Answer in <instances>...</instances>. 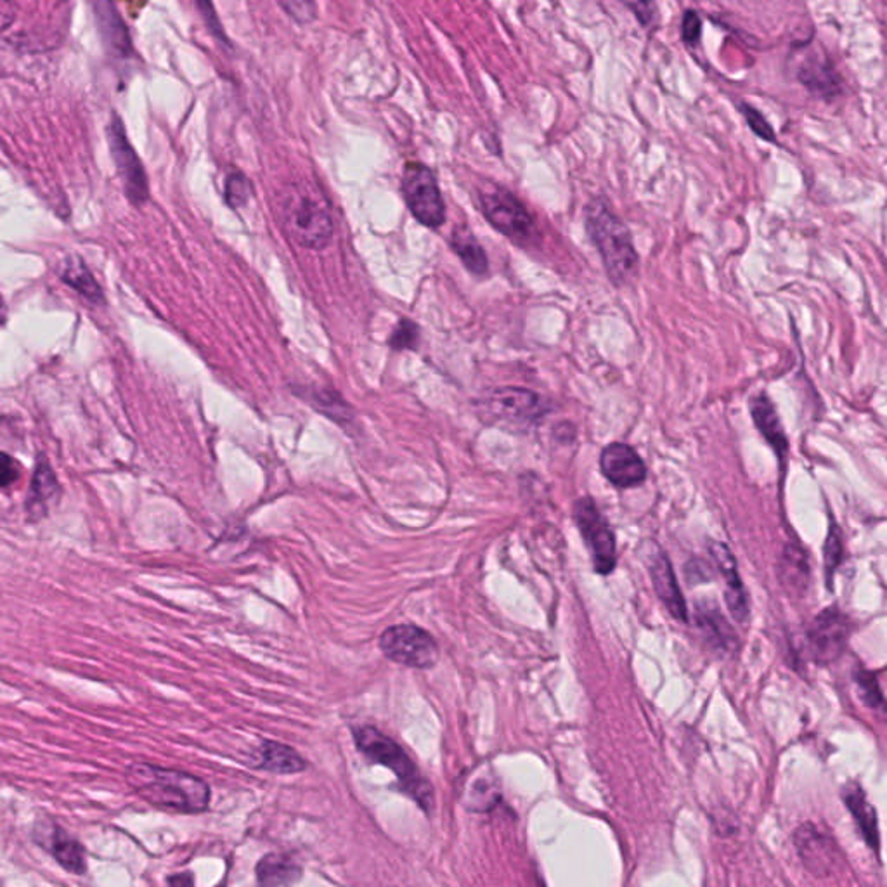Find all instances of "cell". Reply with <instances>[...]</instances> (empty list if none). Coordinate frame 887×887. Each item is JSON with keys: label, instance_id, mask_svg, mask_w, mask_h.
<instances>
[{"label": "cell", "instance_id": "cell-10", "mask_svg": "<svg viewBox=\"0 0 887 887\" xmlns=\"http://www.w3.org/2000/svg\"><path fill=\"white\" fill-rule=\"evenodd\" d=\"M850 623L839 607H829L816 615L807 631V645L813 659L820 664H830L839 659L848 645Z\"/></svg>", "mask_w": 887, "mask_h": 887}, {"label": "cell", "instance_id": "cell-23", "mask_svg": "<svg viewBox=\"0 0 887 887\" xmlns=\"http://www.w3.org/2000/svg\"><path fill=\"white\" fill-rule=\"evenodd\" d=\"M259 768L278 775H293L308 768V763L297 751L278 742L265 741L261 747Z\"/></svg>", "mask_w": 887, "mask_h": 887}, {"label": "cell", "instance_id": "cell-29", "mask_svg": "<svg viewBox=\"0 0 887 887\" xmlns=\"http://www.w3.org/2000/svg\"><path fill=\"white\" fill-rule=\"evenodd\" d=\"M801 82L807 87L813 88L815 93H830L832 91L834 82L832 72L827 64H813V67H803L800 73Z\"/></svg>", "mask_w": 887, "mask_h": 887}, {"label": "cell", "instance_id": "cell-38", "mask_svg": "<svg viewBox=\"0 0 887 887\" xmlns=\"http://www.w3.org/2000/svg\"><path fill=\"white\" fill-rule=\"evenodd\" d=\"M13 20V8L8 0H0V29H4Z\"/></svg>", "mask_w": 887, "mask_h": 887}, {"label": "cell", "instance_id": "cell-21", "mask_svg": "<svg viewBox=\"0 0 887 887\" xmlns=\"http://www.w3.org/2000/svg\"><path fill=\"white\" fill-rule=\"evenodd\" d=\"M751 415H753L754 425L762 432L763 437L768 441L771 447L777 451L778 456L782 458L786 451L789 450V442H787L786 432H783L782 423L778 418L777 409L774 403L768 399L766 394H759L756 399L751 403Z\"/></svg>", "mask_w": 887, "mask_h": 887}, {"label": "cell", "instance_id": "cell-5", "mask_svg": "<svg viewBox=\"0 0 887 887\" xmlns=\"http://www.w3.org/2000/svg\"><path fill=\"white\" fill-rule=\"evenodd\" d=\"M383 656L396 664L430 669L437 664L439 645L429 631L415 624H399L380 636Z\"/></svg>", "mask_w": 887, "mask_h": 887}, {"label": "cell", "instance_id": "cell-18", "mask_svg": "<svg viewBox=\"0 0 887 887\" xmlns=\"http://www.w3.org/2000/svg\"><path fill=\"white\" fill-rule=\"evenodd\" d=\"M58 477L52 471L51 465L46 459H40L35 468L34 479H32V488H29L28 498H26V514H28L29 522L43 520L49 514L52 503L59 498Z\"/></svg>", "mask_w": 887, "mask_h": 887}, {"label": "cell", "instance_id": "cell-6", "mask_svg": "<svg viewBox=\"0 0 887 887\" xmlns=\"http://www.w3.org/2000/svg\"><path fill=\"white\" fill-rule=\"evenodd\" d=\"M403 193L418 223L430 229L441 228L446 220V205L437 179L427 165L412 161L404 167Z\"/></svg>", "mask_w": 887, "mask_h": 887}, {"label": "cell", "instance_id": "cell-25", "mask_svg": "<svg viewBox=\"0 0 887 887\" xmlns=\"http://www.w3.org/2000/svg\"><path fill=\"white\" fill-rule=\"evenodd\" d=\"M453 249L458 253V257L462 259L463 264L471 274L488 273V255L467 229L456 232L455 238H453Z\"/></svg>", "mask_w": 887, "mask_h": 887}, {"label": "cell", "instance_id": "cell-8", "mask_svg": "<svg viewBox=\"0 0 887 887\" xmlns=\"http://www.w3.org/2000/svg\"><path fill=\"white\" fill-rule=\"evenodd\" d=\"M480 206L486 219L515 241H529L536 235L535 220L520 200L503 188H492L480 194Z\"/></svg>", "mask_w": 887, "mask_h": 887}, {"label": "cell", "instance_id": "cell-12", "mask_svg": "<svg viewBox=\"0 0 887 887\" xmlns=\"http://www.w3.org/2000/svg\"><path fill=\"white\" fill-rule=\"evenodd\" d=\"M601 474L615 488L630 489L644 484L647 467L633 447L623 442H612L600 456Z\"/></svg>", "mask_w": 887, "mask_h": 887}, {"label": "cell", "instance_id": "cell-39", "mask_svg": "<svg viewBox=\"0 0 887 887\" xmlns=\"http://www.w3.org/2000/svg\"><path fill=\"white\" fill-rule=\"evenodd\" d=\"M167 883H169L170 886H193L194 879L191 874H181L176 875V877H170Z\"/></svg>", "mask_w": 887, "mask_h": 887}, {"label": "cell", "instance_id": "cell-27", "mask_svg": "<svg viewBox=\"0 0 887 887\" xmlns=\"http://www.w3.org/2000/svg\"><path fill=\"white\" fill-rule=\"evenodd\" d=\"M825 577H827V586H832L834 574L837 567L841 565L842 555H844V547H842V536L839 527L830 522L829 536L825 541Z\"/></svg>", "mask_w": 887, "mask_h": 887}, {"label": "cell", "instance_id": "cell-11", "mask_svg": "<svg viewBox=\"0 0 887 887\" xmlns=\"http://www.w3.org/2000/svg\"><path fill=\"white\" fill-rule=\"evenodd\" d=\"M647 565L648 573L652 577L654 589H656L659 600L662 601V606L668 609L669 614L673 615L674 619L686 623L688 621L686 601L683 598L680 585H678L676 576H674L671 560L666 555L664 550L657 547V544H650L647 553Z\"/></svg>", "mask_w": 887, "mask_h": 887}, {"label": "cell", "instance_id": "cell-34", "mask_svg": "<svg viewBox=\"0 0 887 887\" xmlns=\"http://www.w3.org/2000/svg\"><path fill=\"white\" fill-rule=\"evenodd\" d=\"M742 113H744L745 120H747L748 125L756 132L759 137L766 141H775V132L771 129L770 123L766 122V118L763 115L757 113L754 108L751 106H742Z\"/></svg>", "mask_w": 887, "mask_h": 887}, {"label": "cell", "instance_id": "cell-40", "mask_svg": "<svg viewBox=\"0 0 887 887\" xmlns=\"http://www.w3.org/2000/svg\"><path fill=\"white\" fill-rule=\"evenodd\" d=\"M0 311H4V303H2V300H0ZM0 321H4V320H2V317H0Z\"/></svg>", "mask_w": 887, "mask_h": 887}, {"label": "cell", "instance_id": "cell-32", "mask_svg": "<svg viewBox=\"0 0 887 887\" xmlns=\"http://www.w3.org/2000/svg\"><path fill=\"white\" fill-rule=\"evenodd\" d=\"M418 338H420V328H418L417 323L403 320L392 333L388 344H391L392 349L396 350L412 349L418 344Z\"/></svg>", "mask_w": 887, "mask_h": 887}, {"label": "cell", "instance_id": "cell-26", "mask_svg": "<svg viewBox=\"0 0 887 887\" xmlns=\"http://www.w3.org/2000/svg\"><path fill=\"white\" fill-rule=\"evenodd\" d=\"M697 621L707 638L712 639L721 648L732 645L733 638H736L733 635L732 627L728 626L727 621H724L723 615L716 612V607H698Z\"/></svg>", "mask_w": 887, "mask_h": 887}, {"label": "cell", "instance_id": "cell-24", "mask_svg": "<svg viewBox=\"0 0 887 887\" xmlns=\"http://www.w3.org/2000/svg\"><path fill=\"white\" fill-rule=\"evenodd\" d=\"M255 872L261 886H290L302 877V866L285 854H267Z\"/></svg>", "mask_w": 887, "mask_h": 887}, {"label": "cell", "instance_id": "cell-17", "mask_svg": "<svg viewBox=\"0 0 887 887\" xmlns=\"http://www.w3.org/2000/svg\"><path fill=\"white\" fill-rule=\"evenodd\" d=\"M96 23L106 51L115 58H129L132 52L131 35L111 0H96Z\"/></svg>", "mask_w": 887, "mask_h": 887}, {"label": "cell", "instance_id": "cell-4", "mask_svg": "<svg viewBox=\"0 0 887 887\" xmlns=\"http://www.w3.org/2000/svg\"><path fill=\"white\" fill-rule=\"evenodd\" d=\"M285 226L295 243L303 249L321 250L333 235V220L328 206L320 196L295 193L285 205Z\"/></svg>", "mask_w": 887, "mask_h": 887}, {"label": "cell", "instance_id": "cell-31", "mask_svg": "<svg viewBox=\"0 0 887 887\" xmlns=\"http://www.w3.org/2000/svg\"><path fill=\"white\" fill-rule=\"evenodd\" d=\"M250 194H252V185H250L249 179L243 173H232V176L228 177V182H226V202H228V205H231L232 208L243 206L244 203L249 202Z\"/></svg>", "mask_w": 887, "mask_h": 887}, {"label": "cell", "instance_id": "cell-1", "mask_svg": "<svg viewBox=\"0 0 887 887\" xmlns=\"http://www.w3.org/2000/svg\"><path fill=\"white\" fill-rule=\"evenodd\" d=\"M132 791L147 804L164 812L196 815L211 804V787L205 780L147 763H132L125 771Z\"/></svg>", "mask_w": 887, "mask_h": 887}, {"label": "cell", "instance_id": "cell-16", "mask_svg": "<svg viewBox=\"0 0 887 887\" xmlns=\"http://www.w3.org/2000/svg\"><path fill=\"white\" fill-rule=\"evenodd\" d=\"M489 408L498 417L515 421H535L543 417V399L535 392L503 387L489 396Z\"/></svg>", "mask_w": 887, "mask_h": 887}, {"label": "cell", "instance_id": "cell-3", "mask_svg": "<svg viewBox=\"0 0 887 887\" xmlns=\"http://www.w3.org/2000/svg\"><path fill=\"white\" fill-rule=\"evenodd\" d=\"M352 733L359 753L374 765L385 766L392 774H396L400 791L411 795L421 810L430 812L433 804L432 787L425 778H421L406 751L396 741H392L391 736L368 724L353 728Z\"/></svg>", "mask_w": 887, "mask_h": 887}, {"label": "cell", "instance_id": "cell-33", "mask_svg": "<svg viewBox=\"0 0 887 887\" xmlns=\"http://www.w3.org/2000/svg\"><path fill=\"white\" fill-rule=\"evenodd\" d=\"M621 2L630 9L631 13L635 14L636 20L645 28L656 25L657 17H659L656 0H621Z\"/></svg>", "mask_w": 887, "mask_h": 887}, {"label": "cell", "instance_id": "cell-35", "mask_svg": "<svg viewBox=\"0 0 887 887\" xmlns=\"http://www.w3.org/2000/svg\"><path fill=\"white\" fill-rule=\"evenodd\" d=\"M20 476H22L20 463L5 453H0V489L14 484Z\"/></svg>", "mask_w": 887, "mask_h": 887}, {"label": "cell", "instance_id": "cell-36", "mask_svg": "<svg viewBox=\"0 0 887 887\" xmlns=\"http://www.w3.org/2000/svg\"><path fill=\"white\" fill-rule=\"evenodd\" d=\"M700 28H703L700 17L697 16V13L688 11L685 17H683V38H685V43L688 44V46H695V44L698 43Z\"/></svg>", "mask_w": 887, "mask_h": 887}, {"label": "cell", "instance_id": "cell-2", "mask_svg": "<svg viewBox=\"0 0 887 887\" xmlns=\"http://www.w3.org/2000/svg\"><path fill=\"white\" fill-rule=\"evenodd\" d=\"M586 231L600 252L609 278L615 287L624 285L638 267V253L626 224L607 205L595 202L586 212Z\"/></svg>", "mask_w": 887, "mask_h": 887}, {"label": "cell", "instance_id": "cell-9", "mask_svg": "<svg viewBox=\"0 0 887 887\" xmlns=\"http://www.w3.org/2000/svg\"><path fill=\"white\" fill-rule=\"evenodd\" d=\"M108 140H110L111 156H113L118 176L122 179L127 199L131 200L134 205H143L149 199L146 172H144L140 156L127 140L125 129H123L120 118H113V122L108 127Z\"/></svg>", "mask_w": 887, "mask_h": 887}, {"label": "cell", "instance_id": "cell-15", "mask_svg": "<svg viewBox=\"0 0 887 887\" xmlns=\"http://www.w3.org/2000/svg\"><path fill=\"white\" fill-rule=\"evenodd\" d=\"M709 553H711L716 568L724 579V601H727L730 614L739 623H745L748 618V600L744 585H742L741 574L736 568L735 556L727 544L718 543V541L709 543Z\"/></svg>", "mask_w": 887, "mask_h": 887}, {"label": "cell", "instance_id": "cell-7", "mask_svg": "<svg viewBox=\"0 0 887 887\" xmlns=\"http://www.w3.org/2000/svg\"><path fill=\"white\" fill-rule=\"evenodd\" d=\"M574 518L594 562L595 573L601 576L612 573L618 564L615 536L610 529L609 522L595 505V501L591 498L577 500L574 505Z\"/></svg>", "mask_w": 887, "mask_h": 887}, {"label": "cell", "instance_id": "cell-28", "mask_svg": "<svg viewBox=\"0 0 887 887\" xmlns=\"http://www.w3.org/2000/svg\"><path fill=\"white\" fill-rule=\"evenodd\" d=\"M854 683L859 686L860 697L863 703L871 709H884L883 690H880L879 682L875 680L874 674L865 669H856L854 671Z\"/></svg>", "mask_w": 887, "mask_h": 887}, {"label": "cell", "instance_id": "cell-30", "mask_svg": "<svg viewBox=\"0 0 887 887\" xmlns=\"http://www.w3.org/2000/svg\"><path fill=\"white\" fill-rule=\"evenodd\" d=\"M278 4L299 25H309L314 22L315 14H317L315 0H278Z\"/></svg>", "mask_w": 887, "mask_h": 887}, {"label": "cell", "instance_id": "cell-14", "mask_svg": "<svg viewBox=\"0 0 887 887\" xmlns=\"http://www.w3.org/2000/svg\"><path fill=\"white\" fill-rule=\"evenodd\" d=\"M794 841L807 871L816 877L832 875L834 866L839 862L832 837L820 832L815 825L806 824L795 832Z\"/></svg>", "mask_w": 887, "mask_h": 887}, {"label": "cell", "instance_id": "cell-37", "mask_svg": "<svg viewBox=\"0 0 887 887\" xmlns=\"http://www.w3.org/2000/svg\"><path fill=\"white\" fill-rule=\"evenodd\" d=\"M199 5L208 28H211L212 32L217 35V37H220L224 40L223 29H220L223 26H220V23L217 22V16H215L214 5H212L211 0H199Z\"/></svg>", "mask_w": 887, "mask_h": 887}, {"label": "cell", "instance_id": "cell-22", "mask_svg": "<svg viewBox=\"0 0 887 887\" xmlns=\"http://www.w3.org/2000/svg\"><path fill=\"white\" fill-rule=\"evenodd\" d=\"M58 274L68 287H72L91 302L101 303L105 300V295L94 279L93 273L76 255H68L59 262Z\"/></svg>", "mask_w": 887, "mask_h": 887}, {"label": "cell", "instance_id": "cell-13", "mask_svg": "<svg viewBox=\"0 0 887 887\" xmlns=\"http://www.w3.org/2000/svg\"><path fill=\"white\" fill-rule=\"evenodd\" d=\"M34 834L43 836L40 839L34 837L35 842L49 851L63 871L73 875L87 874V856H85L84 846L76 841L75 837L70 836L63 827H59L58 824H49V829H47L46 825L40 824Z\"/></svg>", "mask_w": 887, "mask_h": 887}, {"label": "cell", "instance_id": "cell-20", "mask_svg": "<svg viewBox=\"0 0 887 887\" xmlns=\"http://www.w3.org/2000/svg\"><path fill=\"white\" fill-rule=\"evenodd\" d=\"M778 577L787 594L794 597L806 595L810 585V565L806 553L798 544H787L780 562H778Z\"/></svg>", "mask_w": 887, "mask_h": 887}, {"label": "cell", "instance_id": "cell-19", "mask_svg": "<svg viewBox=\"0 0 887 887\" xmlns=\"http://www.w3.org/2000/svg\"><path fill=\"white\" fill-rule=\"evenodd\" d=\"M842 800H844L846 807H848L851 815H853L854 822L859 825L860 832H862L863 839H865L868 848L875 851V854H879L880 834L877 812H875V807L866 800L862 787L856 786V783L844 787Z\"/></svg>", "mask_w": 887, "mask_h": 887}]
</instances>
